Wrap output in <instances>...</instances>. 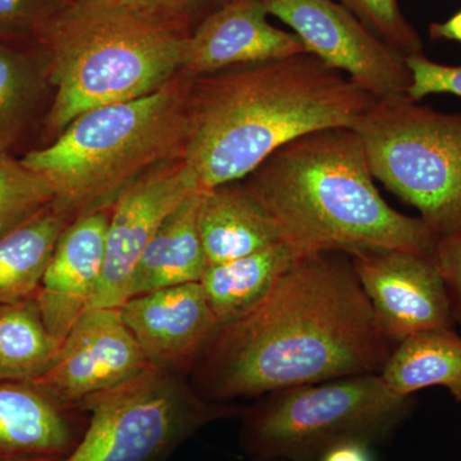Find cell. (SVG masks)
<instances>
[{
    "label": "cell",
    "mask_w": 461,
    "mask_h": 461,
    "mask_svg": "<svg viewBox=\"0 0 461 461\" xmlns=\"http://www.w3.org/2000/svg\"><path fill=\"white\" fill-rule=\"evenodd\" d=\"M242 411L240 444L251 459L320 461L336 446L386 445L415 411L414 396L379 373L284 388Z\"/></svg>",
    "instance_id": "obj_6"
},
{
    "label": "cell",
    "mask_w": 461,
    "mask_h": 461,
    "mask_svg": "<svg viewBox=\"0 0 461 461\" xmlns=\"http://www.w3.org/2000/svg\"><path fill=\"white\" fill-rule=\"evenodd\" d=\"M348 258L393 345L429 330L454 329L450 299L432 257L371 249Z\"/></svg>",
    "instance_id": "obj_12"
},
{
    "label": "cell",
    "mask_w": 461,
    "mask_h": 461,
    "mask_svg": "<svg viewBox=\"0 0 461 461\" xmlns=\"http://www.w3.org/2000/svg\"><path fill=\"white\" fill-rule=\"evenodd\" d=\"M68 0H0V26L41 27Z\"/></svg>",
    "instance_id": "obj_28"
},
{
    "label": "cell",
    "mask_w": 461,
    "mask_h": 461,
    "mask_svg": "<svg viewBox=\"0 0 461 461\" xmlns=\"http://www.w3.org/2000/svg\"><path fill=\"white\" fill-rule=\"evenodd\" d=\"M320 461H375V457L371 446L353 442L330 448Z\"/></svg>",
    "instance_id": "obj_30"
},
{
    "label": "cell",
    "mask_w": 461,
    "mask_h": 461,
    "mask_svg": "<svg viewBox=\"0 0 461 461\" xmlns=\"http://www.w3.org/2000/svg\"><path fill=\"white\" fill-rule=\"evenodd\" d=\"M299 36L306 53L348 76L375 99L408 95L411 71L406 57L379 39L335 0H264Z\"/></svg>",
    "instance_id": "obj_9"
},
{
    "label": "cell",
    "mask_w": 461,
    "mask_h": 461,
    "mask_svg": "<svg viewBox=\"0 0 461 461\" xmlns=\"http://www.w3.org/2000/svg\"><path fill=\"white\" fill-rule=\"evenodd\" d=\"M47 78V60L0 42V154L25 131Z\"/></svg>",
    "instance_id": "obj_23"
},
{
    "label": "cell",
    "mask_w": 461,
    "mask_h": 461,
    "mask_svg": "<svg viewBox=\"0 0 461 461\" xmlns=\"http://www.w3.org/2000/svg\"><path fill=\"white\" fill-rule=\"evenodd\" d=\"M300 256L386 249L430 256L436 236L388 204L354 129L318 130L287 142L244 180Z\"/></svg>",
    "instance_id": "obj_3"
},
{
    "label": "cell",
    "mask_w": 461,
    "mask_h": 461,
    "mask_svg": "<svg viewBox=\"0 0 461 461\" xmlns=\"http://www.w3.org/2000/svg\"><path fill=\"white\" fill-rule=\"evenodd\" d=\"M149 368L120 308H91L63 339L48 371L32 384L58 405L80 411L90 397Z\"/></svg>",
    "instance_id": "obj_11"
},
{
    "label": "cell",
    "mask_w": 461,
    "mask_h": 461,
    "mask_svg": "<svg viewBox=\"0 0 461 461\" xmlns=\"http://www.w3.org/2000/svg\"><path fill=\"white\" fill-rule=\"evenodd\" d=\"M58 405L32 384L0 382V456L66 457L87 420Z\"/></svg>",
    "instance_id": "obj_16"
},
{
    "label": "cell",
    "mask_w": 461,
    "mask_h": 461,
    "mask_svg": "<svg viewBox=\"0 0 461 461\" xmlns=\"http://www.w3.org/2000/svg\"><path fill=\"white\" fill-rule=\"evenodd\" d=\"M120 312L150 366L184 377L218 330L199 282L130 297Z\"/></svg>",
    "instance_id": "obj_13"
},
{
    "label": "cell",
    "mask_w": 461,
    "mask_h": 461,
    "mask_svg": "<svg viewBox=\"0 0 461 461\" xmlns=\"http://www.w3.org/2000/svg\"><path fill=\"white\" fill-rule=\"evenodd\" d=\"M62 457L32 456V457H5L0 456V461H60Z\"/></svg>",
    "instance_id": "obj_32"
},
{
    "label": "cell",
    "mask_w": 461,
    "mask_h": 461,
    "mask_svg": "<svg viewBox=\"0 0 461 461\" xmlns=\"http://www.w3.org/2000/svg\"><path fill=\"white\" fill-rule=\"evenodd\" d=\"M111 208L78 215L66 227L33 297L60 344L93 305L104 267Z\"/></svg>",
    "instance_id": "obj_14"
},
{
    "label": "cell",
    "mask_w": 461,
    "mask_h": 461,
    "mask_svg": "<svg viewBox=\"0 0 461 461\" xmlns=\"http://www.w3.org/2000/svg\"><path fill=\"white\" fill-rule=\"evenodd\" d=\"M35 299L0 304V382L32 384L59 350Z\"/></svg>",
    "instance_id": "obj_22"
},
{
    "label": "cell",
    "mask_w": 461,
    "mask_h": 461,
    "mask_svg": "<svg viewBox=\"0 0 461 461\" xmlns=\"http://www.w3.org/2000/svg\"><path fill=\"white\" fill-rule=\"evenodd\" d=\"M375 180L414 206L437 239L461 229V115L408 95L377 99L355 124Z\"/></svg>",
    "instance_id": "obj_7"
},
{
    "label": "cell",
    "mask_w": 461,
    "mask_h": 461,
    "mask_svg": "<svg viewBox=\"0 0 461 461\" xmlns=\"http://www.w3.org/2000/svg\"><path fill=\"white\" fill-rule=\"evenodd\" d=\"M268 17L264 0H230L215 9L190 33L182 74L198 78L306 53L296 33L273 26Z\"/></svg>",
    "instance_id": "obj_15"
},
{
    "label": "cell",
    "mask_w": 461,
    "mask_h": 461,
    "mask_svg": "<svg viewBox=\"0 0 461 461\" xmlns=\"http://www.w3.org/2000/svg\"><path fill=\"white\" fill-rule=\"evenodd\" d=\"M133 7L167 18L185 25L189 18L202 16L204 20L215 9L222 7L230 0H126Z\"/></svg>",
    "instance_id": "obj_29"
},
{
    "label": "cell",
    "mask_w": 461,
    "mask_h": 461,
    "mask_svg": "<svg viewBox=\"0 0 461 461\" xmlns=\"http://www.w3.org/2000/svg\"><path fill=\"white\" fill-rule=\"evenodd\" d=\"M200 191L173 211L149 242L133 273L129 299L202 280L208 263L198 229Z\"/></svg>",
    "instance_id": "obj_19"
},
{
    "label": "cell",
    "mask_w": 461,
    "mask_h": 461,
    "mask_svg": "<svg viewBox=\"0 0 461 461\" xmlns=\"http://www.w3.org/2000/svg\"><path fill=\"white\" fill-rule=\"evenodd\" d=\"M411 71L409 98L420 102L433 94H453L461 98V66L433 62L423 53L406 57Z\"/></svg>",
    "instance_id": "obj_26"
},
{
    "label": "cell",
    "mask_w": 461,
    "mask_h": 461,
    "mask_svg": "<svg viewBox=\"0 0 461 461\" xmlns=\"http://www.w3.org/2000/svg\"><path fill=\"white\" fill-rule=\"evenodd\" d=\"M87 426L60 461H166L177 447L213 421L240 412L209 402L184 375L151 368L80 406Z\"/></svg>",
    "instance_id": "obj_8"
},
{
    "label": "cell",
    "mask_w": 461,
    "mask_h": 461,
    "mask_svg": "<svg viewBox=\"0 0 461 461\" xmlns=\"http://www.w3.org/2000/svg\"><path fill=\"white\" fill-rule=\"evenodd\" d=\"M56 87L48 130L91 109L144 98L184 71L190 33L126 0H74L41 27Z\"/></svg>",
    "instance_id": "obj_4"
},
{
    "label": "cell",
    "mask_w": 461,
    "mask_h": 461,
    "mask_svg": "<svg viewBox=\"0 0 461 461\" xmlns=\"http://www.w3.org/2000/svg\"><path fill=\"white\" fill-rule=\"evenodd\" d=\"M194 78L181 74L144 98L78 115L48 147L23 158L72 218L111 208L142 173L184 158Z\"/></svg>",
    "instance_id": "obj_5"
},
{
    "label": "cell",
    "mask_w": 461,
    "mask_h": 461,
    "mask_svg": "<svg viewBox=\"0 0 461 461\" xmlns=\"http://www.w3.org/2000/svg\"><path fill=\"white\" fill-rule=\"evenodd\" d=\"M251 461H286L281 459H251Z\"/></svg>",
    "instance_id": "obj_33"
},
{
    "label": "cell",
    "mask_w": 461,
    "mask_h": 461,
    "mask_svg": "<svg viewBox=\"0 0 461 461\" xmlns=\"http://www.w3.org/2000/svg\"><path fill=\"white\" fill-rule=\"evenodd\" d=\"M339 5L403 56L423 50V41L403 16L399 0H339Z\"/></svg>",
    "instance_id": "obj_25"
},
{
    "label": "cell",
    "mask_w": 461,
    "mask_h": 461,
    "mask_svg": "<svg viewBox=\"0 0 461 461\" xmlns=\"http://www.w3.org/2000/svg\"><path fill=\"white\" fill-rule=\"evenodd\" d=\"M429 36L433 41H450L461 42V11L442 23L429 26Z\"/></svg>",
    "instance_id": "obj_31"
},
{
    "label": "cell",
    "mask_w": 461,
    "mask_h": 461,
    "mask_svg": "<svg viewBox=\"0 0 461 461\" xmlns=\"http://www.w3.org/2000/svg\"><path fill=\"white\" fill-rule=\"evenodd\" d=\"M56 202L50 182L7 153L0 154V238Z\"/></svg>",
    "instance_id": "obj_24"
},
{
    "label": "cell",
    "mask_w": 461,
    "mask_h": 461,
    "mask_svg": "<svg viewBox=\"0 0 461 461\" xmlns=\"http://www.w3.org/2000/svg\"><path fill=\"white\" fill-rule=\"evenodd\" d=\"M198 229L208 266L284 241L277 223L242 181L200 191Z\"/></svg>",
    "instance_id": "obj_17"
},
{
    "label": "cell",
    "mask_w": 461,
    "mask_h": 461,
    "mask_svg": "<svg viewBox=\"0 0 461 461\" xmlns=\"http://www.w3.org/2000/svg\"><path fill=\"white\" fill-rule=\"evenodd\" d=\"M299 257L295 249L281 241L206 267L199 284L218 327L241 320L262 304Z\"/></svg>",
    "instance_id": "obj_18"
},
{
    "label": "cell",
    "mask_w": 461,
    "mask_h": 461,
    "mask_svg": "<svg viewBox=\"0 0 461 461\" xmlns=\"http://www.w3.org/2000/svg\"><path fill=\"white\" fill-rule=\"evenodd\" d=\"M430 257L447 291L455 324L461 327V229L437 239Z\"/></svg>",
    "instance_id": "obj_27"
},
{
    "label": "cell",
    "mask_w": 461,
    "mask_h": 461,
    "mask_svg": "<svg viewBox=\"0 0 461 461\" xmlns=\"http://www.w3.org/2000/svg\"><path fill=\"white\" fill-rule=\"evenodd\" d=\"M375 100L309 53L202 76L191 84L184 160L200 190L242 181L287 142L354 129Z\"/></svg>",
    "instance_id": "obj_2"
},
{
    "label": "cell",
    "mask_w": 461,
    "mask_h": 461,
    "mask_svg": "<svg viewBox=\"0 0 461 461\" xmlns=\"http://www.w3.org/2000/svg\"><path fill=\"white\" fill-rule=\"evenodd\" d=\"M198 190L195 175L181 158L142 173L117 196L91 308H120L129 299L133 273L149 242L166 218Z\"/></svg>",
    "instance_id": "obj_10"
},
{
    "label": "cell",
    "mask_w": 461,
    "mask_h": 461,
    "mask_svg": "<svg viewBox=\"0 0 461 461\" xmlns=\"http://www.w3.org/2000/svg\"><path fill=\"white\" fill-rule=\"evenodd\" d=\"M379 375L399 395L442 386L461 403V336L455 329H441L405 339L393 348Z\"/></svg>",
    "instance_id": "obj_20"
},
{
    "label": "cell",
    "mask_w": 461,
    "mask_h": 461,
    "mask_svg": "<svg viewBox=\"0 0 461 461\" xmlns=\"http://www.w3.org/2000/svg\"><path fill=\"white\" fill-rule=\"evenodd\" d=\"M393 348L348 254H306L262 304L218 327L190 373L203 399L223 403L379 373Z\"/></svg>",
    "instance_id": "obj_1"
},
{
    "label": "cell",
    "mask_w": 461,
    "mask_h": 461,
    "mask_svg": "<svg viewBox=\"0 0 461 461\" xmlns=\"http://www.w3.org/2000/svg\"><path fill=\"white\" fill-rule=\"evenodd\" d=\"M72 221L53 203L0 238V304L35 297L58 239Z\"/></svg>",
    "instance_id": "obj_21"
}]
</instances>
